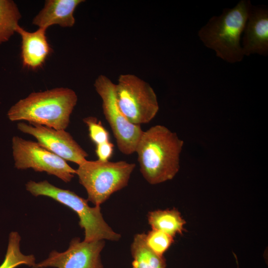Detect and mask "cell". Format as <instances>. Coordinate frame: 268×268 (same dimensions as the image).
<instances>
[{
	"mask_svg": "<svg viewBox=\"0 0 268 268\" xmlns=\"http://www.w3.org/2000/svg\"><path fill=\"white\" fill-rule=\"evenodd\" d=\"M242 51L244 55L268 54V10L251 4L244 30Z\"/></svg>",
	"mask_w": 268,
	"mask_h": 268,
	"instance_id": "obj_11",
	"label": "cell"
},
{
	"mask_svg": "<svg viewBox=\"0 0 268 268\" xmlns=\"http://www.w3.org/2000/svg\"><path fill=\"white\" fill-rule=\"evenodd\" d=\"M94 86L101 99L104 116L119 150L125 155L134 153L143 131L140 126L130 122L119 109L115 98V83L106 75L101 74L96 78Z\"/></svg>",
	"mask_w": 268,
	"mask_h": 268,
	"instance_id": "obj_7",
	"label": "cell"
},
{
	"mask_svg": "<svg viewBox=\"0 0 268 268\" xmlns=\"http://www.w3.org/2000/svg\"><path fill=\"white\" fill-rule=\"evenodd\" d=\"M251 2L242 0L232 8H225L202 27L198 35L204 45L217 57L229 63L241 62L244 54L240 39L249 14Z\"/></svg>",
	"mask_w": 268,
	"mask_h": 268,
	"instance_id": "obj_3",
	"label": "cell"
},
{
	"mask_svg": "<svg viewBox=\"0 0 268 268\" xmlns=\"http://www.w3.org/2000/svg\"><path fill=\"white\" fill-rule=\"evenodd\" d=\"M20 240L18 232L12 231L9 234L6 252L0 268H15L22 265L32 268L35 265L36 259L33 255H24L21 252Z\"/></svg>",
	"mask_w": 268,
	"mask_h": 268,
	"instance_id": "obj_17",
	"label": "cell"
},
{
	"mask_svg": "<svg viewBox=\"0 0 268 268\" xmlns=\"http://www.w3.org/2000/svg\"><path fill=\"white\" fill-rule=\"evenodd\" d=\"M184 141L167 127L153 126L143 131L137 144L140 171L150 184L172 179L180 168V155Z\"/></svg>",
	"mask_w": 268,
	"mask_h": 268,
	"instance_id": "obj_1",
	"label": "cell"
},
{
	"mask_svg": "<svg viewBox=\"0 0 268 268\" xmlns=\"http://www.w3.org/2000/svg\"><path fill=\"white\" fill-rule=\"evenodd\" d=\"M114 151V144L110 141H106L96 145L95 152L98 160L102 161H109Z\"/></svg>",
	"mask_w": 268,
	"mask_h": 268,
	"instance_id": "obj_20",
	"label": "cell"
},
{
	"mask_svg": "<svg viewBox=\"0 0 268 268\" xmlns=\"http://www.w3.org/2000/svg\"><path fill=\"white\" fill-rule=\"evenodd\" d=\"M75 92L57 87L31 93L17 101L7 112L11 121H27L56 130H66L77 102Z\"/></svg>",
	"mask_w": 268,
	"mask_h": 268,
	"instance_id": "obj_2",
	"label": "cell"
},
{
	"mask_svg": "<svg viewBox=\"0 0 268 268\" xmlns=\"http://www.w3.org/2000/svg\"><path fill=\"white\" fill-rule=\"evenodd\" d=\"M104 245V240L86 242L75 238L67 250L52 251L47 259L31 268H104L100 254Z\"/></svg>",
	"mask_w": 268,
	"mask_h": 268,
	"instance_id": "obj_9",
	"label": "cell"
},
{
	"mask_svg": "<svg viewBox=\"0 0 268 268\" xmlns=\"http://www.w3.org/2000/svg\"><path fill=\"white\" fill-rule=\"evenodd\" d=\"M25 187L33 196L49 197L74 211L79 219V226L84 229V241H117L120 239V234L115 232L105 221L100 206L91 207L87 200L69 190L57 187L47 180L38 182L30 180Z\"/></svg>",
	"mask_w": 268,
	"mask_h": 268,
	"instance_id": "obj_4",
	"label": "cell"
},
{
	"mask_svg": "<svg viewBox=\"0 0 268 268\" xmlns=\"http://www.w3.org/2000/svg\"><path fill=\"white\" fill-rule=\"evenodd\" d=\"M133 258L131 268H165L166 260L154 252L147 245L145 234H136L131 246Z\"/></svg>",
	"mask_w": 268,
	"mask_h": 268,
	"instance_id": "obj_14",
	"label": "cell"
},
{
	"mask_svg": "<svg viewBox=\"0 0 268 268\" xmlns=\"http://www.w3.org/2000/svg\"><path fill=\"white\" fill-rule=\"evenodd\" d=\"M117 105L131 123L141 126L149 123L157 115L159 104L156 93L146 81L134 74H121L115 83Z\"/></svg>",
	"mask_w": 268,
	"mask_h": 268,
	"instance_id": "obj_6",
	"label": "cell"
},
{
	"mask_svg": "<svg viewBox=\"0 0 268 268\" xmlns=\"http://www.w3.org/2000/svg\"><path fill=\"white\" fill-rule=\"evenodd\" d=\"M83 0H47L44 7L34 17L32 24L39 28L58 24L63 27H72L75 22L74 12Z\"/></svg>",
	"mask_w": 268,
	"mask_h": 268,
	"instance_id": "obj_13",
	"label": "cell"
},
{
	"mask_svg": "<svg viewBox=\"0 0 268 268\" xmlns=\"http://www.w3.org/2000/svg\"><path fill=\"white\" fill-rule=\"evenodd\" d=\"M135 167L134 163L123 160H86L78 165L75 174L87 192L88 201L100 206L128 185Z\"/></svg>",
	"mask_w": 268,
	"mask_h": 268,
	"instance_id": "obj_5",
	"label": "cell"
},
{
	"mask_svg": "<svg viewBox=\"0 0 268 268\" xmlns=\"http://www.w3.org/2000/svg\"><path fill=\"white\" fill-rule=\"evenodd\" d=\"M147 217L152 229L161 231L173 237L177 234H182L185 231L184 225L186 221L175 208L150 211Z\"/></svg>",
	"mask_w": 268,
	"mask_h": 268,
	"instance_id": "obj_15",
	"label": "cell"
},
{
	"mask_svg": "<svg viewBox=\"0 0 268 268\" xmlns=\"http://www.w3.org/2000/svg\"><path fill=\"white\" fill-rule=\"evenodd\" d=\"M145 241L148 246L160 256H163L164 253L174 242L173 237L155 229H152L145 234Z\"/></svg>",
	"mask_w": 268,
	"mask_h": 268,
	"instance_id": "obj_18",
	"label": "cell"
},
{
	"mask_svg": "<svg viewBox=\"0 0 268 268\" xmlns=\"http://www.w3.org/2000/svg\"><path fill=\"white\" fill-rule=\"evenodd\" d=\"M12 143L14 166L17 169L31 168L36 172H45L66 183L70 182L74 177L75 169L38 142L15 136Z\"/></svg>",
	"mask_w": 268,
	"mask_h": 268,
	"instance_id": "obj_8",
	"label": "cell"
},
{
	"mask_svg": "<svg viewBox=\"0 0 268 268\" xmlns=\"http://www.w3.org/2000/svg\"><path fill=\"white\" fill-rule=\"evenodd\" d=\"M47 29L38 28L34 32H29L19 24L15 33L21 39V58L23 67L32 70L41 68L53 52L46 36Z\"/></svg>",
	"mask_w": 268,
	"mask_h": 268,
	"instance_id": "obj_12",
	"label": "cell"
},
{
	"mask_svg": "<svg viewBox=\"0 0 268 268\" xmlns=\"http://www.w3.org/2000/svg\"><path fill=\"white\" fill-rule=\"evenodd\" d=\"M21 14L15 2L0 0V45L7 42L15 33Z\"/></svg>",
	"mask_w": 268,
	"mask_h": 268,
	"instance_id": "obj_16",
	"label": "cell"
},
{
	"mask_svg": "<svg viewBox=\"0 0 268 268\" xmlns=\"http://www.w3.org/2000/svg\"><path fill=\"white\" fill-rule=\"evenodd\" d=\"M83 121L88 127L90 139L96 145L110 141L109 132L96 117H86Z\"/></svg>",
	"mask_w": 268,
	"mask_h": 268,
	"instance_id": "obj_19",
	"label": "cell"
},
{
	"mask_svg": "<svg viewBox=\"0 0 268 268\" xmlns=\"http://www.w3.org/2000/svg\"><path fill=\"white\" fill-rule=\"evenodd\" d=\"M17 129L23 133L34 136L42 146L53 153L78 165L85 161L88 153L65 130H56L45 126L17 124Z\"/></svg>",
	"mask_w": 268,
	"mask_h": 268,
	"instance_id": "obj_10",
	"label": "cell"
}]
</instances>
